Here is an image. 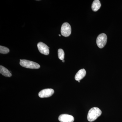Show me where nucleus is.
<instances>
[{
	"label": "nucleus",
	"instance_id": "obj_1",
	"mask_svg": "<svg viewBox=\"0 0 122 122\" xmlns=\"http://www.w3.org/2000/svg\"><path fill=\"white\" fill-rule=\"evenodd\" d=\"M102 114V112L99 108L97 107H92L90 109L87 116V120L92 122L96 120Z\"/></svg>",
	"mask_w": 122,
	"mask_h": 122
},
{
	"label": "nucleus",
	"instance_id": "obj_2",
	"mask_svg": "<svg viewBox=\"0 0 122 122\" xmlns=\"http://www.w3.org/2000/svg\"><path fill=\"white\" fill-rule=\"evenodd\" d=\"M20 65L22 67L29 69H38L40 68V66L38 63L25 59L20 61Z\"/></svg>",
	"mask_w": 122,
	"mask_h": 122
},
{
	"label": "nucleus",
	"instance_id": "obj_3",
	"mask_svg": "<svg viewBox=\"0 0 122 122\" xmlns=\"http://www.w3.org/2000/svg\"><path fill=\"white\" fill-rule=\"evenodd\" d=\"M107 37L104 33H102L98 35L96 39V43L99 48H103L107 44Z\"/></svg>",
	"mask_w": 122,
	"mask_h": 122
},
{
	"label": "nucleus",
	"instance_id": "obj_4",
	"mask_svg": "<svg viewBox=\"0 0 122 122\" xmlns=\"http://www.w3.org/2000/svg\"><path fill=\"white\" fill-rule=\"evenodd\" d=\"M71 28L69 23L65 22L62 24L61 27V33L63 36L67 37L71 34Z\"/></svg>",
	"mask_w": 122,
	"mask_h": 122
},
{
	"label": "nucleus",
	"instance_id": "obj_5",
	"mask_svg": "<svg viewBox=\"0 0 122 122\" xmlns=\"http://www.w3.org/2000/svg\"><path fill=\"white\" fill-rule=\"evenodd\" d=\"M54 93V90L52 89H45L41 91L38 94V96L41 98L50 97Z\"/></svg>",
	"mask_w": 122,
	"mask_h": 122
},
{
	"label": "nucleus",
	"instance_id": "obj_6",
	"mask_svg": "<svg viewBox=\"0 0 122 122\" xmlns=\"http://www.w3.org/2000/svg\"><path fill=\"white\" fill-rule=\"evenodd\" d=\"M37 47L41 53L45 55H48L49 54V48L43 42H39L37 44Z\"/></svg>",
	"mask_w": 122,
	"mask_h": 122
},
{
	"label": "nucleus",
	"instance_id": "obj_7",
	"mask_svg": "<svg viewBox=\"0 0 122 122\" xmlns=\"http://www.w3.org/2000/svg\"><path fill=\"white\" fill-rule=\"evenodd\" d=\"M58 120L61 122H73L74 118L72 115L63 114L59 116Z\"/></svg>",
	"mask_w": 122,
	"mask_h": 122
},
{
	"label": "nucleus",
	"instance_id": "obj_8",
	"mask_svg": "<svg viewBox=\"0 0 122 122\" xmlns=\"http://www.w3.org/2000/svg\"><path fill=\"white\" fill-rule=\"evenodd\" d=\"M86 74V72L85 69H82L77 72L75 77V79L76 81H80L85 77Z\"/></svg>",
	"mask_w": 122,
	"mask_h": 122
},
{
	"label": "nucleus",
	"instance_id": "obj_9",
	"mask_svg": "<svg viewBox=\"0 0 122 122\" xmlns=\"http://www.w3.org/2000/svg\"><path fill=\"white\" fill-rule=\"evenodd\" d=\"M0 73L5 77H10L12 76V74L10 71H9L7 68L1 65L0 66Z\"/></svg>",
	"mask_w": 122,
	"mask_h": 122
},
{
	"label": "nucleus",
	"instance_id": "obj_10",
	"mask_svg": "<svg viewBox=\"0 0 122 122\" xmlns=\"http://www.w3.org/2000/svg\"><path fill=\"white\" fill-rule=\"evenodd\" d=\"M101 6V4L100 1L99 0H95L92 3V9L93 11L96 12L100 8Z\"/></svg>",
	"mask_w": 122,
	"mask_h": 122
},
{
	"label": "nucleus",
	"instance_id": "obj_11",
	"mask_svg": "<svg viewBox=\"0 0 122 122\" xmlns=\"http://www.w3.org/2000/svg\"><path fill=\"white\" fill-rule=\"evenodd\" d=\"M58 57L60 60H64L65 58V53L62 49H60L58 51Z\"/></svg>",
	"mask_w": 122,
	"mask_h": 122
},
{
	"label": "nucleus",
	"instance_id": "obj_12",
	"mask_svg": "<svg viewBox=\"0 0 122 122\" xmlns=\"http://www.w3.org/2000/svg\"><path fill=\"white\" fill-rule=\"evenodd\" d=\"M9 52L10 50L8 48L1 46H0V53L1 54H6L8 53Z\"/></svg>",
	"mask_w": 122,
	"mask_h": 122
},
{
	"label": "nucleus",
	"instance_id": "obj_13",
	"mask_svg": "<svg viewBox=\"0 0 122 122\" xmlns=\"http://www.w3.org/2000/svg\"><path fill=\"white\" fill-rule=\"evenodd\" d=\"M62 62H65V61L64 60H62Z\"/></svg>",
	"mask_w": 122,
	"mask_h": 122
},
{
	"label": "nucleus",
	"instance_id": "obj_14",
	"mask_svg": "<svg viewBox=\"0 0 122 122\" xmlns=\"http://www.w3.org/2000/svg\"><path fill=\"white\" fill-rule=\"evenodd\" d=\"M22 59H20V61H22Z\"/></svg>",
	"mask_w": 122,
	"mask_h": 122
},
{
	"label": "nucleus",
	"instance_id": "obj_15",
	"mask_svg": "<svg viewBox=\"0 0 122 122\" xmlns=\"http://www.w3.org/2000/svg\"><path fill=\"white\" fill-rule=\"evenodd\" d=\"M59 36H61V35H60V34H59Z\"/></svg>",
	"mask_w": 122,
	"mask_h": 122
},
{
	"label": "nucleus",
	"instance_id": "obj_16",
	"mask_svg": "<svg viewBox=\"0 0 122 122\" xmlns=\"http://www.w3.org/2000/svg\"><path fill=\"white\" fill-rule=\"evenodd\" d=\"M78 81L79 82H80V81Z\"/></svg>",
	"mask_w": 122,
	"mask_h": 122
}]
</instances>
